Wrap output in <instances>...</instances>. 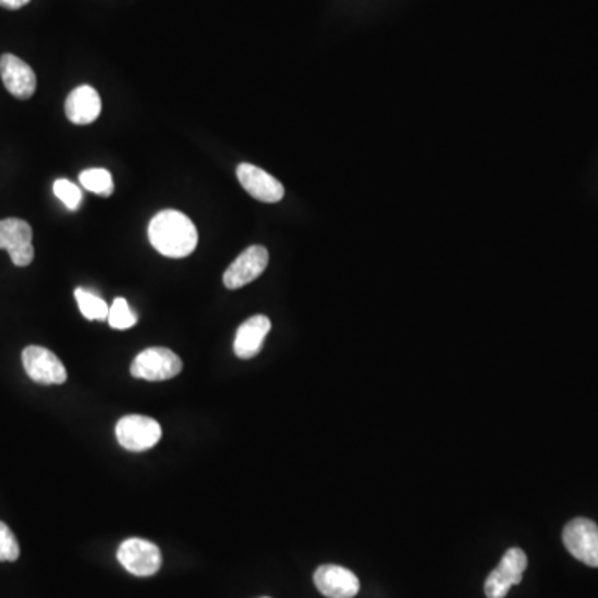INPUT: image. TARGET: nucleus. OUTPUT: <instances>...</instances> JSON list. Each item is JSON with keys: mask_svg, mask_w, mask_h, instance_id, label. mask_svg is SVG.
Masks as SVG:
<instances>
[{"mask_svg": "<svg viewBox=\"0 0 598 598\" xmlns=\"http://www.w3.org/2000/svg\"><path fill=\"white\" fill-rule=\"evenodd\" d=\"M148 240L160 255L185 258L198 245V231L182 211L165 210L153 216L148 226Z\"/></svg>", "mask_w": 598, "mask_h": 598, "instance_id": "nucleus-1", "label": "nucleus"}, {"mask_svg": "<svg viewBox=\"0 0 598 598\" xmlns=\"http://www.w3.org/2000/svg\"><path fill=\"white\" fill-rule=\"evenodd\" d=\"M182 359L167 348H148L133 359L130 373L145 381H168L182 373Z\"/></svg>", "mask_w": 598, "mask_h": 598, "instance_id": "nucleus-2", "label": "nucleus"}, {"mask_svg": "<svg viewBox=\"0 0 598 598\" xmlns=\"http://www.w3.org/2000/svg\"><path fill=\"white\" fill-rule=\"evenodd\" d=\"M118 444L132 452H143L157 446L162 439V426L155 419L147 416H125L115 427Z\"/></svg>", "mask_w": 598, "mask_h": 598, "instance_id": "nucleus-3", "label": "nucleus"}, {"mask_svg": "<svg viewBox=\"0 0 598 598\" xmlns=\"http://www.w3.org/2000/svg\"><path fill=\"white\" fill-rule=\"evenodd\" d=\"M562 539L565 549L569 550L572 557L598 569V525L594 520L584 517L570 520L565 525Z\"/></svg>", "mask_w": 598, "mask_h": 598, "instance_id": "nucleus-4", "label": "nucleus"}, {"mask_svg": "<svg viewBox=\"0 0 598 598\" xmlns=\"http://www.w3.org/2000/svg\"><path fill=\"white\" fill-rule=\"evenodd\" d=\"M118 562L137 577H152L162 567V552L145 539H128L120 545Z\"/></svg>", "mask_w": 598, "mask_h": 598, "instance_id": "nucleus-5", "label": "nucleus"}, {"mask_svg": "<svg viewBox=\"0 0 598 598\" xmlns=\"http://www.w3.org/2000/svg\"><path fill=\"white\" fill-rule=\"evenodd\" d=\"M32 228L20 218L0 220V250H7L15 266H29L34 260Z\"/></svg>", "mask_w": 598, "mask_h": 598, "instance_id": "nucleus-6", "label": "nucleus"}, {"mask_svg": "<svg viewBox=\"0 0 598 598\" xmlns=\"http://www.w3.org/2000/svg\"><path fill=\"white\" fill-rule=\"evenodd\" d=\"M527 569V555L524 550L509 549L497 565V569L492 570L486 580L487 598H505L509 590L514 585H519Z\"/></svg>", "mask_w": 598, "mask_h": 598, "instance_id": "nucleus-7", "label": "nucleus"}, {"mask_svg": "<svg viewBox=\"0 0 598 598\" xmlns=\"http://www.w3.org/2000/svg\"><path fill=\"white\" fill-rule=\"evenodd\" d=\"M25 373L35 383L64 384L67 381V369L52 351L42 346H27L22 353Z\"/></svg>", "mask_w": 598, "mask_h": 598, "instance_id": "nucleus-8", "label": "nucleus"}, {"mask_svg": "<svg viewBox=\"0 0 598 598\" xmlns=\"http://www.w3.org/2000/svg\"><path fill=\"white\" fill-rule=\"evenodd\" d=\"M268 250L265 246H250L236 258L223 275V283L228 290H238L258 280L268 266Z\"/></svg>", "mask_w": 598, "mask_h": 598, "instance_id": "nucleus-9", "label": "nucleus"}, {"mask_svg": "<svg viewBox=\"0 0 598 598\" xmlns=\"http://www.w3.org/2000/svg\"><path fill=\"white\" fill-rule=\"evenodd\" d=\"M0 75L4 82L5 89L15 99L27 100L35 94L37 89V77L29 64L12 54H4L0 57Z\"/></svg>", "mask_w": 598, "mask_h": 598, "instance_id": "nucleus-10", "label": "nucleus"}, {"mask_svg": "<svg viewBox=\"0 0 598 598\" xmlns=\"http://www.w3.org/2000/svg\"><path fill=\"white\" fill-rule=\"evenodd\" d=\"M314 585L328 598H354L361 589L358 577L339 565H321L314 572Z\"/></svg>", "mask_w": 598, "mask_h": 598, "instance_id": "nucleus-11", "label": "nucleus"}, {"mask_svg": "<svg viewBox=\"0 0 598 598\" xmlns=\"http://www.w3.org/2000/svg\"><path fill=\"white\" fill-rule=\"evenodd\" d=\"M236 177L240 180L241 187L250 193L256 200L265 203H278L285 197V188L270 173L251 163H241L236 170Z\"/></svg>", "mask_w": 598, "mask_h": 598, "instance_id": "nucleus-12", "label": "nucleus"}, {"mask_svg": "<svg viewBox=\"0 0 598 598\" xmlns=\"http://www.w3.org/2000/svg\"><path fill=\"white\" fill-rule=\"evenodd\" d=\"M102 112V100L94 87L82 85L70 92L65 100V113L75 125H89L99 118Z\"/></svg>", "mask_w": 598, "mask_h": 598, "instance_id": "nucleus-13", "label": "nucleus"}, {"mask_svg": "<svg viewBox=\"0 0 598 598\" xmlns=\"http://www.w3.org/2000/svg\"><path fill=\"white\" fill-rule=\"evenodd\" d=\"M270 329L271 321L263 314L246 319L236 331L235 346H233L236 356L240 359L255 358L263 348Z\"/></svg>", "mask_w": 598, "mask_h": 598, "instance_id": "nucleus-14", "label": "nucleus"}, {"mask_svg": "<svg viewBox=\"0 0 598 598\" xmlns=\"http://www.w3.org/2000/svg\"><path fill=\"white\" fill-rule=\"evenodd\" d=\"M80 185L89 190V192L100 195V197H110L113 193V178L110 172L103 168H89L80 173Z\"/></svg>", "mask_w": 598, "mask_h": 598, "instance_id": "nucleus-15", "label": "nucleus"}, {"mask_svg": "<svg viewBox=\"0 0 598 598\" xmlns=\"http://www.w3.org/2000/svg\"><path fill=\"white\" fill-rule=\"evenodd\" d=\"M75 299L79 303L80 311L84 314L85 318L94 319V321H105L108 318V311L110 306L105 303V299L100 296L90 293V291L84 290V288H77L75 290Z\"/></svg>", "mask_w": 598, "mask_h": 598, "instance_id": "nucleus-16", "label": "nucleus"}, {"mask_svg": "<svg viewBox=\"0 0 598 598\" xmlns=\"http://www.w3.org/2000/svg\"><path fill=\"white\" fill-rule=\"evenodd\" d=\"M107 321L113 329L123 331V329L133 328L137 324L138 318L137 314L133 313L132 308L128 306L127 299L117 298L110 306Z\"/></svg>", "mask_w": 598, "mask_h": 598, "instance_id": "nucleus-17", "label": "nucleus"}, {"mask_svg": "<svg viewBox=\"0 0 598 598\" xmlns=\"http://www.w3.org/2000/svg\"><path fill=\"white\" fill-rule=\"evenodd\" d=\"M54 193L55 197L59 198L69 210L75 211L82 205V198H84L82 190L65 178H60L54 183Z\"/></svg>", "mask_w": 598, "mask_h": 598, "instance_id": "nucleus-18", "label": "nucleus"}, {"mask_svg": "<svg viewBox=\"0 0 598 598\" xmlns=\"http://www.w3.org/2000/svg\"><path fill=\"white\" fill-rule=\"evenodd\" d=\"M19 555V542L15 539L14 532L0 520V562H15Z\"/></svg>", "mask_w": 598, "mask_h": 598, "instance_id": "nucleus-19", "label": "nucleus"}, {"mask_svg": "<svg viewBox=\"0 0 598 598\" xmlns=\"http://www.w3.org/2000/svg\"><path fill=\"white\" fill-rule=\"evenodd\" d=\"M30 0H0V7L9 10L22 9L25 5L29 4Z\"/></svg>", "mask_w": 598, "mask_h": 598, "instance_id": "nucleus-20", "label": "nucleus"}]
</instances>
